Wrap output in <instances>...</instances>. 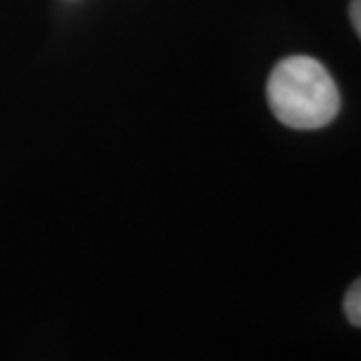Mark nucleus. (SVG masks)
<instances>
[{
	"mask_svg": "<svg viewBox=\"0 0 361 361\" xmlns=\"http://www.w3.org/2000/svg\"><path fill=\"white\" fill-rule=\"evenodd\" d=\"M267 101L285 127L322 129L339 113V90L329 71L315 59L295 54L279 61L269 82Z\"/></svg>",
	"mask_w": 361,
	"mask_h": 361,
	"instance_id": "1",
	"label": "nucleus"
},
{
	"mask_svg": "<svg viewBox=\"0 0 361 361\" xmlns=\"http://www.w3.org/2000/svg\"><path fill=\"white\" fill-rule=\"evenodd\" d=\"M349 18H351V25L355 28L357 37L361 39V0H351V4H349Z\"/></svg>",
	"mask_w": 361,
	"mask_h": 361,
	"instance_id": "3",
	"label": "nucleus"
},
{
	"mask_svg": "<svg viewBox=\"0 0 361 361\" xmlns=\"http://www.w3.org/2000/svg\"><path fill=\"white\" fill-rule=\"evenodd\" d=\"M343 313L351 325L361 327V277L351 285L343 299Z\"/></svg>",
	"mask_w": 361,
	"mask_h": 361,
	"instance_id": "2",
	"label": "nucleus"
}]
</instances>
